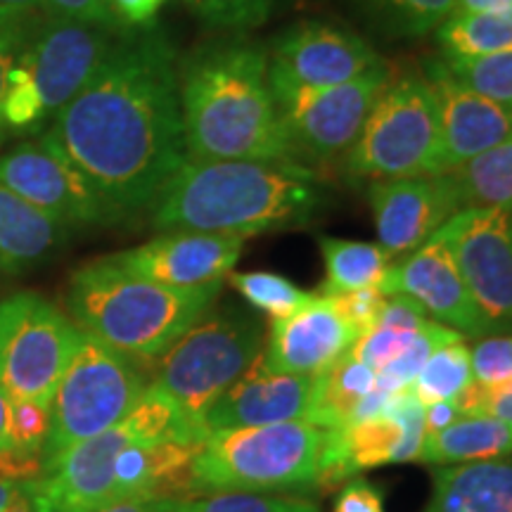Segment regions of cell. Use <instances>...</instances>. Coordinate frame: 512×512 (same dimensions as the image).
<instances>
[{
	"label": "cell",
	"mask_w": 512,
	"mask_h": 512,
	"mask_svg": "<svg viewBox=\"0 0 512 512\" xmlns=\"http://www.w3.org/2000/svg\"><path fill=\"white\" fill-rule=\"evenodd\" d=\"M46 136L117 214L152 209L188 159L176 46L157 27L121 31Z\"/></svg>",
	"instance_id": "1"
},
{
	"label": "cell",
	"mask_w": 512,
	"mask_h": 512,
	"mask_svg": "<svg viewBox=\"0 0 512 512\" xmlns=\"http://www.w3.org/2000/svg\"><path fill=\"white\" fill-rule=\"evenodd\" d=\"M190 159L302 164L275 110L268 53L247 38L192 50L178 67Z\"/></svg>",
	"instance_id": "2"
},
{
	"label": "cell",
	"mask_w": 512,
	"mask_h": 512,
	"mask_svg": "<svg viewBox=\"0 0 512 512\" xmlns=\"http://www.w3.org/2000/svg\"><path fill=\"white\" fill-rule=\"evenodd\" d=\"M325 192L306 164L185 159L152 204L157 230L249 235L297 228L323 209Z\"/></svg>",
	"instance_id": "3"
},
{
	"label": "cell",
	"mask_w": 512,
	"mask_h": 512,
	"mask_svg": "<svg viewBox=\"0 0 512 512\" xmlns=\"http://www.w3.org/2000/svg\"><path fill=\"white\" fill-rule=\"evenodd\" d=\"M221 285L176 290L140 278L105 256L72 273L67 313L76 328L114 351L157 361L214 306Z\"/></svg>",
	"instance_id": "4"
},
{
	"label": "cell",
	"mask_w": 512,
	"mask_h": 512,
	"mask_svg": "<svg viewBox=\"0 0 512 512\" xmlns=\"http://www.w3.org/2000/svg\"><path fill=\"white\" fill-rule=\"evenodd\" d=\"M124 29L41 15L31 29L3 98V121L17 133L46 131L76 98Z\"/></svg>",
	"instance_id": "5"
},
{
	"label": "cell",
	"mask_w": 512,
	"mask_h": 512,
	"mask_svg": "<svg viewBox=\"0 0 512 512\" xmlns=\"http://www.w3.org/2000/svg\"><path fill=\"white\" fill-rule=\"evenodd\" d=\"M325 434L309 420L211 432L192 460L190 498L216 491H313Z\"/></svg>",
	"instance_id": "6"
},
{
	"label": "cell",
	"mask_w": 512,
	"mask_h": 512,
	"mask_svg": "<svg viewBox=\"0 0 512 512\" xmlns=\"http://www.w3.org/2000/svg\"><path fill=\"white\" fill-rule=\"evenodd\" d=\"M342 162L356 181L444 174L439 112L425 74L389 81Z\"/></svg>",
	"instance_id": "7"
},
{
	"label": "cell",
	"mask_w": 512,
	"mask_h": 512,
	"mask_svg": "<svg viewBox=\"0 0 512 512\" xmlns=\"http://www.w3.org/2000/svg\"><path fill=\"white\" fill-rule=\"evenodd\" d=\"M147 387L150 380L138 358L114 351L83 332L79 349L74 351L50 403L43 477L55 470L69 448L124 420Z\"/></svg>",
	"instance_id": "8"
},
{
	"label": "cell",
	"mask_w": 512,
	"mask_h": 512,
	"mask_svg": "<svg viewBox=\"0 0 512 512\" xmlns=\"http://www.w3.org/2000/svg\"><path fill=\"white\" fill-rule=\"evenodd\" d=\"M207 427L190 420L178 403L155 382L145 389L126 418L107 432L91 437L64 453L43 489L57 512H88L110 503L114 460L133 441H183L202 444Z\"/></svg>",
	"instance_id": "9"
},
{
	"label": "cell",
	"mask_w": 512,
	"mask_h": 512,
	"mask_svg": "<svg viewBox=\"0 0 512 512\" xmlns=\"http://www.w3.org/2000/svg\"><path fill=\"white\" fill-rule=\"evenodd\" d=\"M261 339L264 330L249 313L238 309L207 311L157 358L152 382L164 389L190 420L204 425V415L211 406L261 354Z\"/></svg>",
	"instance_id": "10"
},
{
	"label": "cell",
	"mask_w": 512,
	"mask_h": 512,
	"mask_svg": "<svg viewBox=\"0 0 512 512\" xmlns=\"http://www.w3.org/2000/svg\"><path fill=\"white\" fill-rule=\"evenodd\" d=\"M392 79V69L382 62L354 81L311 88L268 67L275 110L302 164H332L344 159L366 124L375 100Z\"/></svg>",
	"instance_id": "11"
},
{
	"label": "cell",
	"mask_w": 512,
	"mask_h": 512,
	"mask_svg": "<svg viewBox=\"0 0 512 512\" xmlns=\"http://www.w3.org/2000/svg\"><path fill=\"white\" fill-rule=\"evenodd\" d=\"M81 337L74 320L46 297L12 294L0 304V392L50 408Z\"/></svg>",
	"instance_id": "12"
},
{
	"label": "cell",
	"mask_w": 512,
	"mask_h": 512,
	"mask_svg": "<svg viewBox=\"0 0 512 512\" xmlns=\"http://www.w3.org/2000/svg\"><path fill=\"white\" fill-rule=\"evenodd\" d=\"M437 233L446 240L472 302L491 332L512 328V211L463 209Z\"/></svg>",
	"instance_id": "13"
},
{
	"label": "cell",
	"mask_w": 512,
	"mask_h": 512,
	"mask_svg": "<svg viewBox=\"0 0 512 512\" xmlns=\"http://www.w3.org/2000/svg\"><path fill=\"white\" fill-rule=\"evenodd\" d=\"M0 183L69 228L121 221L46 133L0 157Z\"/></svg>",
	"instance_id": "14"
},
{
	"label": "cell",
	"mask_w": 512,
	"mask_h": 512,
	"mask_svg": "<svg viewBox=\"0 0 512 512\" xmlns=\"http://www.w3.org/2000/svg\"><path fill=\"white\" fill-rule=\"evenodd\" d=\"M245 238L200 230H166L145 245L112 254L110 259L126 271L152 283L197 290L223 283L238 264Z\"/></svg>",
	"instance_id": "15"
},
{
	"label": "cell",
	"mask_w": 512,
	"mask_h": 512,
	"mask_svg": "<svg viewBox=\"0 0 512 512\" xmlns=\"http://www.w3.org/2000/svg\"><path fill=\"white\" fill-rule=\"evenodd\" d=\"M377 287L384 297L408 294L418 299L434 323L458 330L463 337L479 339L491 335L477 304L472 302L451 249L439 233H434L425 245L408 254V259L399 266H389Z\"/></svg>",
	"instance_id": "16"
},
{
	"label": "cell",
	"mask_w": 512,
	"mask_h": 512,
	"mask_svg": "<svg viewBox=\"0 0 512 512\" xmlns=\"http://www.w3.org/2000/svg\"><path fill=\"white\" fill-rule=\"evenodd\" d=\"M368 202L380 245L392 256L415 252L460 211L446 174L370 181Z\"/></svg>",
	"instance_id": "17"
},
{
	"label": "cell",
	"mask_w": 512,
	"mask_h": 512,
	"mask_svg": "<svg viewBox=\"0 0 512 512\" xmlns=\"http://www.w3.org/2000/svg\"><path fill=\"white\" fill-rule=\"evenodd\" d=\"M382 64L368 41L328 22L294 24L275 38L268 67L311 88L354 81Z\"/></svg>",
	"instance_id": "18"
},
{
	"label": "cell",
	"mask_w": 512,
	"mask_h": 512,
	"mask_svg": "<svg viewBox=\"0 0 512 512\" xmlns=\"http://www.w3.org/2000/svg\"><path fill=\"white\" fill-rule=\"evenodd\" d=\"M320 375L275 373L261 354L219 401L204 415L209 434L233 427L278 425L309 420L316 415Z\"/></svg>",
	"instance_id": "19"
},
{
	"label": "cell",
	"mask_w": 512,
	"mask_h": 512,
	"mask_svg": "<svg viewBox=\"0 0 512 512\" xmlns=\"http://www.w3.org/2000/svg\"><path fill=\"white\" fill-rule=\"evenodd\" d=\"M425 79L437 102L444 174L512 138V110L465 88L444 60L427 64Z\"/></svg>",
	"instance_id": "20"
},
{
	"label": "cell",
	"mask_w": 512,
	"mask_h": 512,
	"mask_svg": "<svg viewBox=\"0 0 512 512\" xmlns=\"http://www.w3.org/2000/svg\"><path fill=\"white\" fill-rule=\"evenodd\" d=\"M356 339L358 332L339 316L328 294H313L294 316L273 320L261 358L275 373L320 375L347 356Z\"/></svg>",
	"instance_id": "21"
},
{
	"label": "cell",
	"mask_w": 512,
	"mask_h": 512,
	"mask_svg": "<svg viewBox=\"0 0 512 512\" xmlns=\"http://www.w3.org/2000/svg\"><path fill=\"white\" fill-rule=\"evenodd\" d=\"M401 444L403 427L392 415H375V418L332 427L325 434L316 489H337L358 472L396 463Z\"/></svg>",
	"instance_id": "22"
},
{
	"label": "cell",
	"mask_w": 512,
	"mask_h": 512,
	"mask_svg": "<svg viewBox=\"0 0 512 512\" xmlns=\"http://www.w3.org/2000/svg\"><path fill=\"white\" fill-rule=\"evenodd\" d=\"M69 230L0 183V273L36 271L60 252Z\"/></svg>",
	"instance_id": "23"
},
{
	"label": "cell",
	"mask_w": 512,
	"mask_h": 512,
	"mask_svg": "<svg viewBox=\"0 0 512 512\" xmlns=\"http://www.w3.org/2000/svg\"><path fill=\"white\" fill-rule=\"evenodd\" d=\"M425 512H512V460L441 465Z\"/></svg>",
	"instance_id": "24"
},
{
	"label": "cell",
	"mask_w": 512,
	"mask_h": 512,
	"mask_svg": "<svg viewBox=\"0 0 512 512\" xmlns=\"http://www.w3.org/2000/svg\"><path fill=\"white\" fill-rule=\"evenodd\" d=\"M512 453V425L494 415H460L456 422L430 434L422 446L420 463L458 465L477 460L508 458Z\"/></svg>",
	"instance_id": "25"
},
{
	"label": "cell",
	"mask_w": 512,
	"mask_h": 512,
	"mask_svg": "<svg viewBox=\"0 0 512 512\" xmlns=\"http://www.w3.org/2000/svg\"><path fill=\"white\" fill-rule=\"evenodd\" d=\"M446 176L451 178L460 211L484 207L512 209V138L448 171Z\"/></svg>",
	"instance_id": "26"
},
{
	"label": "cell",
	"mask_w": 512,
	"mask_h": 512,
	"mask_svg": "<svg viewBox=\"0 0 512 512\" xmlns=\"http://www.w3.org/2000/svg\"><path fill=\"white\" fill-rule=\"evenodd\" d=\"M318 245L325 264L323 294H342L380 285L392 261V254L373 242L320 238Z\"/></svg>",
	"instance_id": "27"
},
{
	"label": "cell",
	"mask_w": 512,
	"mask_h": 512,
	"mask_svg": "<svg viewBox=\"0 0 512 512\" xmlns=\"http://www.w3.org/2000/svg\"><path fill=\"white\" fill-rule=\"evenodd\" d=\"M377 373L351 354L342 356L335 366L320 373L316 415L313 422L325 430L342 427L354 420L356 408L375 389Z\"/></svg>",
	"instance_id": "28"
},
{
	"label": "cell",
	"mask_w": 512,
	"mask_h": 512,
	"mask_svg": "<svg viewBox=\"0 0 512 512\" xmlns=\"http://www.w3.org/2000/svg\"><path fill=\"white\" fill-rule=\"evenodd\" d=\"M444 57H477L512 48V8L477 15H448L437 29Z\"/></svg>",
	"instance_id": "29"
},
{
	"label": "cell",
	"mask_w": 512,
	"mask_h": 512,
	"mask_svg": "<svg viewBox=\"0 0 512 512\" xmlns=\"http://www.w3.org/2000/svg\"><path fill=\"white\" fill-rule=\"evenodd\" d=\"M472 384L470 349L463 342L446 344L427 358V363L411 384L422 406H432L439 401H453Z\"/></svg>",
	"instance_id": "30"
},
{
	"label": "cell",
	"mask_w": 512,
	"mask_h": 512,
	"mask_svg": "<svg viewBox=\"0 0 512 512\" xmlns=\"http://www.w3.org/2000/svg\"><path fill=\"white\" fill-rule=\"evenodd\" d=\"M453 342H463V335H460L458 330H451L446 328V325L430 320L425 328L415 332V337L408 342V347L403 349L392 363H387V366L377 370L375 387L380 389L382 394L389 396L403 392V389L411 387L422 366L427 363V358H430L437 349Z\"/></svg>",
	"instance_id": "31"
},
{
	"label": "cell",
	"mask_w": 512,
	"mask_h": 512,
	"mask_svg": "<svg viewBox=\"0 0 512 512\" xmlns=\"http://www.w3.org/2000/svg\"><path fill=\"white\" fill-rule=\"evenodd\" d=\"M380 27L396 38L434 31L451 15L456 0H361Z\"/></svg>",
	"instance_id": "32"
},
{
	"label": "cell",
	"mask_w": 512,
	"mask_h": 512,
	"mask_svg": "<svg viewBox=\"0 0 512 512\" xmlns=\"http://www.w3.org/2000/svg\"><path fill=\"white\" fill-rule=\"evenodd\" d=\"M230 285H233L254 309L268 313L273 320L294 316V313L304 309V306L313 299L311 292L299 290L292 280L268 271L230 273Z\"/></svg>",
	"instance_id": "33"
},
{
	"label": "cell",
	"mask_w": 512,
	"mask_h": 512,
	"mask_svg": "<svg viewBox=\"0 0 512 512\" xmlns=\"http://www.w3.org/2000/svg\"><path fill=\"white\" fill-rule=\"evenodd\" d=\"M444 64L465 88L512 110V48L477 57H444Z\"/></svg>",
	"instance_id": "34"
},
{
	"label": "cell",
	"mask_w": 512,
	"mask_h": 512,
	"mask_svg": "<svg viewBox=\"0 0 512 512\" xmlns=\"http://www.w3.org/2000/svg\"><path fill=\"white\" fill-rule=\"evenodd\" d=\"M178 512H320V508L304 496L216 491V494L181 498Z\"/></svg>",
	"instance_id": "35"
},
{
	"label": "cell",
	"mask_w": 512,
	"mask_h": 512,
	"mask_svg": "<svg viewBox=\"0 0 512 512\" xmlns=\"http://www.w3.org/2000/svg\"><path fill=\"white\" fill-rule=\"evenodd\" d=\"M290 0H195V8L209 27L223 31H249L268 22Z\"/></svg>",
	"instance_id": "36"
},
{
	"label": "cell",
	"mask_w": 512,
	"mask_h": 512,
	"mask_svg": "<svg viewBox=\"0 0 512 512\" xmlns=\"http://www.w3.org/2000/svg\"><path fill=\"white\" fill-rule=\"evenodd\" d=\"M50 430V408L36 401H12V437L19 458L41 460Z\"/></svg>",
	"instance_id": "37"
},
{
	"label": "cell",
	"mask_w": 512,
	"mask_h": 512,
	"mask_svg": "<svg viewBox=\"0 0 512 512\" xmlns=\"http://www.w3.org/2000/svg\"><path fill=\"white\" fill-rule=\"evenodd\" d=\"M384 415H392V418L399 420L403 427V444H401L399 460H396V463H411V460H418L427 439V425H425V406L415 399L411 387L403 389V392L392 394Z\"/></svg>",
	"instance_id": "38"
},
{
	"label": "cell",
	"mask_w": 512,
	"mask_h": 512,
	"mask_svg": "<svg viewBox=\"0 0 512 512\" xmlns=\"http://www.w3.org/2000/svg\"><path fill=\"white\" fill-rule=\"evenodd\" d=\"M472 382L494 389L512 380V337H491L470 351Z\"/></svg>",
	"instance_id": "39"
},
{
	"label": "cell",
	"mask_w": 512,
	"mask_h": 512,
	"mask_svg": "<svg viewBox=\"0 0 512 512\" xmlns=\"http://www.w3.org/2000/svg\"><path fill=\"white\" fill-rule=\"evenodd\" d=\"M38 17L41 15H34V12L0 8V124H3V98L10 69L15 64L24 41L29 38L31 29L38 22Z\"/></svg>",
	"instance_id": "40"
},
{
	"label": "cell",
	"mask_w": 512,
	"mask_h": 512,
	"mask_svg": "<svg viewBox=\"0 0 512 512\" xmlns=\"http://www.w3.org/2000/svg\"><path fill=\"white\" fill-rule=\"evenodd\" d=\"M413 337L415 332L375 325L373 330H368L366 335L356 339V344L351 347L349 354L366 363V366H370L377 373V370L387 366V363H392L394 358L408 347V342H411Z\"/></svg>",
	"instance_id": "41"
},
{
	"label": "cell",
	"mask_w": 512,
	"mask_h": 512,
	"mask_svg": "<svg viewBox=\"0 0 512 512\" xmlns=\"http://www.w3.org/2000/svg\"><path fill=\"white\" fill-rule=\"evenodd\" d=\"M330 302L335 304L339 316L358 332V337L366 335L368 330L375 328L377 318L387 297L377 285L373 287H361V290H351L342 294H328Z\"/></svg>",
	"instance_id": "42"
},
{
	"label": "cell",
	"mask_w": 512,
	"mask_h": 512,
	"mask_svg": "<svg viewBox=\"0 0 512 512\" xmlns=\"http://www.w3.org/2000/svg\"><path fill=\"white\" fill-rule=\"evenodd\" d=\"M0 512H57L41 479L0 475Z\"/></svg>",
	"instance_id": "43"
},
{
	"label": "cell",
	"mask_w": 512,
	"mask_h": 512,
	"mask_svg": "<svg viewBox=\"0 0 512 512\" xmlns=\"http://www.w3.org/2000/svg\"><path fill=\"white\" fill-rule=\"evenodd\" d=\"M43 15L98 24V27L124 29L114 15L110 0H43Z\"/></svg>",
	"instance_id": "44"
},
{
	"label": "cell",
	"mask_w": 512,
	"mask_h": 512,
	"mask_svg": "<svg viewBox=\"0 0 512 512\" xmlns=\"http://www.w3.org/2000/svg\"><path fill=\"white\" fill-rule=\"evenodd\" d=\"M430 320H432L430 313L425 311V306H422L418 299L408 297V294H389L375 325L394 328V330H406V332H418L425 328Z\"/></svg>",
	"instance_id": "45"
},
{
	"label": "cell",
	"mask_w": 512,
	"mask_h": 512,
	"mask_svg": "<svg viewBox=\"0 0 512 512\" xmlns=\"http://www.w3.org/2000/svg\"><path fill=\"white\" fill-rule=\"evenodd\" d=\"M335 512H384L382 491L366 479H354L339 494Z\"/></svg>",
	"instance_id": "46"
},
{
	"label": "cell",
	"mask_w": 512,
	"mask_h": 512,
	"mask_svg": "<svg viewBox=\"0 0 512 512\" xmlns=\"http://www.w3.org/2000/svg\"><path fill=\"white\" fill-rule=\"evenodd\" d=\"M114 15L124 29L150 27L166 0H110Z\"/></svg>",
	"instance_id": "47"
},
{
	"label": "cell",
	"mask_w": 512,
	"mask_h": 512,
	"mask_svg": "<svg viewBox=\"0 0 512 512\" xmlns=\"http://www.w3.org/2000/svg\"><path fill=\"white\" fill-rule=\"evenodd\" d=\"M181 498H124L88 512H178Z\"/></svg>",
	"instance_id": "48"
},
{
	"label": "cell",
	"mask_w": 512,
	"mask_h": 512,
	"mask_svg": "<svg viewBox=\"0 0 512 512\" xmlns=\"http://www.w3.org/2000/svg\"><path fill=\"white\" fill-rule=\"evenodd\" d=\"M458 418H460V411L453 401H439V403H432V406H425L427 437L446 430V427L451 425V422H456Z\"/></svg>",
	"instance_id": "49"
},
{
	"label": "cell",
	"mask_w": 512,
	"mask_h": 512,
	"mask_svg": "<svg viewBox=\"0 0 512 512\" xmlns=\"http://www.w3.org/2000/svg\"><path fill=\"white\" fill-rule=\"evenodd\" d=\"M512 8V0H456L451 15H477V12H496Z\"/></svg>",
	"instance_id": "50"
},
{
	"label": "cell",
	"mask_w": 512,
	"mask_h": 512,
	"mask_svg": "<svg viewBox=\"0 0 512 512\" xmlns=\"http://www.w3.org/2000/svg\"><path fill=\"white\" fill-rule=\"evenodd\" d=\"M0 8H5V10H22V12H34V15H43V0H0Z\"/></svg>",
	"instance_id": "51"
},
{
	"label": "cell",
	"mask_w": 512,
	"mask_h": 512,
	"mask_svg": "<svg viewBox=\"0 0 512 512\" xmlns=\"http://www.w3.org/2000/svg\"><path fill=\"white\" fill-rule=\"evenodd\" d=\"M188 3H195V0H188Z\"/></svg>",
	"instance_id": "52"
},
{
	"label": "cell",
	"mask_w": 512,
	"mask_h": 512,
	"mask_svg": "<svg viewBox=\"0 0 512 512\" xmlns=\"http://www.w3.org/2000/svg\"><path fill=\"white\" fill-rule=\"evenodd\" d=\"M510 211H512V209H510Z\"/></svg>",
	"instance_id": "53"
}]
</instances>
